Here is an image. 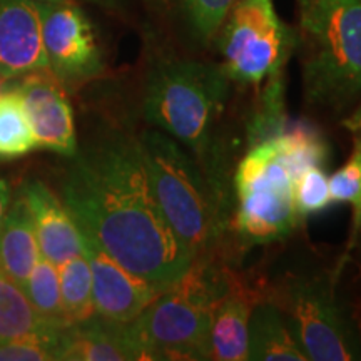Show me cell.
<instances>
[{
    "instance_id": "d6a6232c",
    "label": "cell",
    "mask_w": 361,
    "mask_h": 361,
    "mask_svg": "<svg viewBox=\"0 0 361 361\" xmlns=\"http://www.w3.org/2000/svg\"><path fill=\"white\" fill-rule=\"evenodd\" d=\"M358 329H360V338H361V322L358 323Z\"/></svg>"
},
{
    "instance_id": "6da1fadb",
    "label": "cell",
    "mask_w": 361,
    "mask_h": 361,
    "mask_svg": "<svg viewBox=\"0 0 361 361\" xmlns=\"http://www.w3.org/2000/svg\"><path fill=\"white\" fill-rule=\"evenodd\" d=\"M61 200L85 238L162 291L196 259L157 204L139 139L112 133L78 151Z\"/></svg>"
},
{
    "instance_id": "30bf717a",
    "label": "cell",
    "mask_w": 361,
    "mask_h": 361,
    "mask_svg": "<svg viewBox=\"0 0 361 361\" xmlns=\"http://www.w3.org/2000/svg\"><path fill=\"white\" fill-rule=\"evenodd\" d=\"M16 89L24 102L35 147L66 157L78 154L74 112L67 99L64 82L47 67L22 75Z\"/></svg>"
},
{
    "instance_id": "9c48e42d",
    "label": "cell",
    "mask_w": 361,
    "mask_h": 361,
    "mask_svg": "<svg viewBox=\"0 0 361 361\" xmlns=\"http://www.w3.org/2000/svg\"><path fill=\"white\" fill-rule=\"evenodd\" d=\"M39 12L49 69L64 84L84 82L101 74V47L82 8L74 0H59L40 2Z\"/></svg>"
},
{
    "instance_id": "4316f807",
    "label": "cell",
    "mask_w": 361,
    "mask_h": 361,
    "mask_svg": "<svg viewBox=\"0 0 361 361\" xmlns=\"http://www.w3.org/2000/svg\"><path fill=\"white\" fill-rule=\"evenodd\" d=\"M293 194H295V206L300 219L322 213L333 202L329 192V178L322 166H311L298 176Z\"/></svg>"
},
{
    "instance_id": "836d02e7",
    "label": "cell",
    "mask_w": 361,
    "mask_h": 361,
    "mask_svg": "<svg viewBox=\"0 0 361 361\" xmlns=\"http://www.w3.org/2000/svg\"><path fill=\"white\" fill-rule=\"evenodd\" d=\"M360 231H361V226H360Z\"/></svg>"
},
{
    "instance_id": "cb8c5ba5",
    "label": "cell",
    "mask_w": 361,
    "mask_h": 361,
    "mask_svg": "<svg viewBox=\"0 0 361 361\" xmlns=\"http://www.w3.org/2000/svg\"><path fill=\"white\" fill-rule=\"evenodd\" d=\"M179 17L200 42L216 37L236 0H169Z\"/></svg>"
},
{
    "instance_id": "8992f818",
    "label": "cell",
    "mask_w": 361,
    "mask_h": 361,
    "mask_svg": "<svg viewBox=\"0 0 361 361\" xmlns=\"http://www.w3.org/2000/svg\"><path fill=\"white\" fill-rule=\"evenodd\" d=\"M266 296L283 313L308 361L361 360L358 322L338 298L335 274H288Z\"/></svg>"
},
{
    "instance_id": "7402d4cb",
    "label": "cell",
    "mask_w": 361,
    "mask_h": 361,
    "mask_svg": "<svg viewBox=\"0 0 361 361\" xmlns=\"http://www.w3.org/2000/svg\"><path fill=\"white\" fill-rule=\"evenodd\" d=\"M34 149V133L19 90L7 89L0 94V157H22Z\"/></svg>"
},
{
    "instance_id": "5bb4252c",
    "label": "cell",
    "mask_w": 361,
    "mask_h": 361,
    "mask_svg": "<svg viewBox=\"0 0 361 361\" xmlns=\"http://www.w3.org/2000/svg\"><path fill=\"white\" fill-rule=\"evenodd\" d=\"M57 360L67 361H144V353L129 331V323L101 316L62 329Z\"/></svg>"
},
{
    "instance_id": "2e32d148",
    "label": "cell",
    "mask_w": 361,
    "mask_h": 361,
    "mask_svg": "<svg viewBox=\"0 0 361 361\" xmlns=\"http://www.w3.org/2000/svg\"><path fill=\"white\" fill-rule=\"evenodd\" d=\"M40 258L32 214L24 192L11 202L0 228V271L24 286Z\"/></svg>"
},
{
    "instance_id": "f546056e",
    "label": "cell",
    "mask_w": 361,
    "mask_h": 361,
    "mask_svg": "<svg viewBox=\"0 0 361 361\" xmlns=\"http://www.w3.org/2000/svg\"><path fill=\"white\" fill-rule=\"evenodd\" d=\"M8 80H11V79H7L6 75H4L2 72H0V94L6 92V90H7V84H8Z\"/></svg>"
},
{
    "instance_id": "f1b7e54d",
    "label": "cell",
    "mask_w": 361,
    "mask_h": 361,
    "mask_svg": "<svg viewBox=\"0 0 361 361\" xmlns=\"http://www.w3.org/2000/svg\"><path fill=\"white\" fill-rule=\"evenodd\" d=\"M343 126H345V128L348 129L353 135H360L361 137V104L356 107L353 114L343 121Z\"/></svg>"
},
{
    "instance_id": "ba28073f",
    "label": "cell",
    "mask_w": 361,
    "mask_h": 361,
    "mask_svg": "<svg viewBox=\"0 0 361 361\" xmlns=\"http://www.w3.org/2000/svg\"><path fill=\"white\" fill-rule=\"evenodd\" d=\"M219 32L221 66L239 84L259 85L281 72L296 42L273 0H236Z\"/></svg>"
},
{
    "instance_id": "1f68e13d",
    "label": "cell",
    "mask_w": 361,
    "mask_h": 361,
    "mask_svg": "<svg viewBox=\"0 0 361 361\" xmlns=\"http://www.w3.org/2000/svg\"><path fill=\"white\" fill-rule=\"evenodd\" d=\"M99 2H114V0H99Z\"/></svg>"
},
{
    "instance_id": "7a4b0ae2",
    "label": "cell",
    "mask_w": 361,
    "mask_h": 361,
    "mask_svg": "<svg viewBox=\"0 0 361 361\" xmlns=\"http://www.w3.org/2000/svg\"><path fill=\"white\" fill-rule=\"evenodd\" d=\"M231 273L209 255L197 256L186 273L129 323L144 360H211V326Z\"/></svg>"
},
{
    "instance_id": "277c9868",
    "label": "cell",
    "mask_w": 361,
    "mask_h": 361,
    "mask_svg": "<svg viewBox=\"0 0 361 361\" xmlns=\"http://www.w3.org/2000/svg\"><path fill=\"white\" fill-rule=\"evenodd\" d=\"M229 82L231 79L221 64L180 57L161 59L147 74L144 117L202 159L228 97Z\"/></svg>"
},
{
    "instance_id": "e0dca14e",
    "label": "cell",
    "mask_w": 361,
    "mask_h": 361,
    "mask_svg": "<svg viewBox=\"0 0 361 361\" xmlns=\"http://www.w3.org/2000/svg\"><path fill=\"white\" fill-rule=\"evenodd\" d=\"M247 360L308 361L293 336L283 313L266 295L255 305L250 316Z\"/></svg>"
},
{
    "instance_id": "d6986e66",
    "label": "cell",
    "mask_w": 361,
    "mask_h": 361,
    "mask_svg": "<svg viewBox=\"0 0 361 361\" xmlns=\"http://www.w3.org/2000/svg\"><path fill=\"white\" fill-rule=\"evenodd\" d=\"M59 268L62 310L67 326L78 324L96 316L92 291V273L85 255H78L64 261Z\"/></svg>"
},
{
    "instance_id": "44dd1931",
    "label": "cell",
    "mask_w": 361,
    "mask_h": 361,
    "mask_svg": "<svg viewBox=\"0 0 361 361\" xmlns=\"http://www.w3.org/2000/svg\"><path fill=\"white\" fill-rule=\"evenodd\" d=\"M22 288L35 313L45 324L59 329L67 328L64 310H62L61 279L56 264L40 256Z\"/></svg>"
},
{
    "instance_id": "8fae6325",
    "label": "cell",
    "mask_w": 361,
    "mask_h": 361,
    "mask_svg": "<svg viewBox=\"0 0 361 361\" xmlns=\"http://www.w3.org/2000/svg\"><path fill=\"white\" fill-rule=\"evenodd\" d=\"M84 236V234H82ZM84 255L92 273L96 314L114 323H130L147 308L162 290L117 263L84 236Z\"/></svg>"
},
{
    "instance_id": "4dcf8cb0",
    "label": "cell",
    "mask_w": 361,
    "mask_h": 361,
    "mask_svg": "<svg viewBox=\"0 0 361 361\" xmlns=\"http://www.w3.org/2000/svg\"><path fill=\"white\" fill-rule=\"evenodd\" d=\"M34 2H59V0H34Z\"/></svg>"
},
{
    "instance_id": "4fadbf2b",
    "label": "cell",
    "mask_w": 361,
    "mask_h": 361,
    "mask_svg": "<svg viewBox=\"0 0 361 361\" xmlns=\"http://www.w3.org/2000/svg\"><path fill=\"white\" fill-rule=\"evenodd\" d=\"M32 214L40 256L56 266L84 255V236L71 211L57 194L40 180H32L24 189Z\"/></svg>"
},
{
    "instance_id": "7c38bea8",
    "label": "cell",
    "mask_w": 361,
    "mask_h": 361,
    "mask_svg": "<svg viewBox=\"0 0 361 361\" xmlns=\"http://www.w3.org/2000/svg\"><path fill=\"white\" fill-rule=\"evenodd\" d=\"M47 67L39 4L0 0V72L16 79Z\"/></svg>"
},
{
    "instance_id": "484cf974",
    "label": "cell",
    "mask_w": 361,
    "mask_h": 361,
    "mask_svg": "<svg viewBox=\"0 0 361 361\" xmlns=\"http://www.w3.org/2000/svg\"><path fill=\"white\" fill-rule=\"evenodd\" d=\"M64 329V328H62ZM62 329L47 328L19 336L0 345V361H54L57 360Z\"/></svg>"
},
{
    "instance_id": "9a60e30c",
    "label": "cell",
    "mask_w": 361,
    "mask_h": 361,
    "mask_svg": "<svg viewBox=\"0 0 361 361\" xmlns=\"http://www.w3.org/2000/svg\"><path fill=\"white\" fill-rule=\"evenodd\" d=\"M236 276L229 278L228 290L216 306L211 326V360H247V326L255 305L263 298Z\"/></svg>"
},
{
    "instance_id": "603a6c76",
    "label": "cell",
    "mask_w": 361,
    "mask_h": 361,
    "mask_svg": "<svg viewBox=\"0 0 361 361\" xmlns=\"http://www.w3.org/2000/svg\"><path fill=\"white\" fill-rule=\"evenodd\" d=\"M264 82V89L259 94L258 109H256L250 128H247L250 147L261 142L274 141L290 124L286 117V109H284L283 71L271 75Z\"/></svg>"
},
{
    "instance_id": "ffe728a7",
    "label": "cell",
    "mask_w": 361,
    "mask_h": 361,
    "mask_svg": "<svg viewBox=\"0 0 361 361\" xmlns=\"http://www.w3.org/2000/svg\"><path fill=\"white\" fill-rule=\"evenodd\" d=\"M47 328L52 326L39 318L24 288L0 271V345Z\"/></svg>"
},
{
    "instance_id": "ac0fdd59",
    "label": "cell",
    "mask_w": 361,
    "mask_h": 361,
    "mask_svg": "<svg viewBox=\"0 0 361 361\" xmlns=\"http://www.w3.org/2000/svg\"><path fill=\"white\" fill-rule=\"evenodd\" d=\"M271 142L278 147L284 164L295 179L306 168L322 166L329 156L328 142L322 130L303 121L288 124V128Z\"/></svg>"
},
{
    "instance_id": "3957f363",
    "label": "cell",
    "mask_w": 361,
    "mask_h": 361,
    "mask_svg": "<svg viewBox=\"0 0 361 361\" xmlns=\"http://www.w3.org/2000/svg\"><path fill=\"white\" fill-rule=\"evenodd\" d=\"M305 99L343 109L361 94V0H296Z\"/></svg>"
},
{
    "instance_id": "5b68a950",
    "label": "cell",
    "mask_w": 361,
    "mask_h": 361,
    "mask_svg": "<svg viewBox=\"0 0 361 361\" xmlns=\"http://www.w3.org/2000/svg\"><path fill=\"white\" fill-rule=\"evenodd\" d=\"M139 146L152 192L176 236L194 258L209 255L221 224L213 180L183 144L159 129L144 130Z\"/></svg>"
},
{
    "instance_id": "d4e9b609",
    "label": "cell",
    "mask_w": 361,
    "mask_h": 361,
    "mask_svg": "<svg viewBox=\"0 0 361 361\" xmlns=\"http://www.w3.org/2000/svg\"><path fill=\"white\" fill-rule=\"evenodd\" d=\"M333 202H346L353 207V239L361 226V137L353 135V149L348 161L329 178Z\"/></svg>"
},
{
    "instance_id": "52a82bcc",
    "label": "cell",
    "mask_w": 361,
    "mask_h": 361,
    "mask_svg": "<svg viewBox=\"0 0 361 361\" xmlns=\"http://www.w3.org/2000/svg\"><path fill=\"white\" fill-rule=\"evenodd\" d=\"M295 178L274 142L251 146L234 173L238 211L234 228L243 245H269L288 238L300 221Z\"/></svg>"
},
{
    "instance_id": "83f0119b",
    "label": "cell",
    "mask_w": 361,
    "mask_h": 361,
    "mask_svg": "<svg viewBox=\"0 0 361 361\" xmlns=\"http://www.w3.org/2000/svg\"><path fill=\"white\" fill-rule=\"evenodd\" d=\"M12 202V191L8 183L4 178H0V228H2L4 219H6V214L8 211V206Z\"/></svg>"
}]
</instances>
